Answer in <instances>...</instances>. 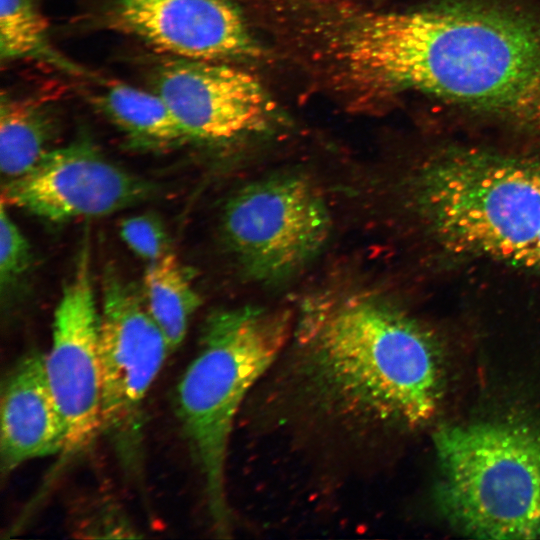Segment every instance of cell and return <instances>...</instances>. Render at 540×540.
<instances>
[{
  "mask_svg": "<svg viewBox=\"0 0 540 540\" xmlns=\"http://www.w3.org/2000/svg\"><path fill=\"white\" fill-rule=\"evenodd\" d=\"M291 317L246 305L211 312L198 351L176 388V413L200 468L209 516L221 537L231 531L226 461L238 409L284 348Z\"/></svg>",
  "mask_w": 540,
  "mask_h": 540,
  "instance_id": "cell-4",
  "label": "cell"
},
{
  "mask_svg": "<svg viewBox=\"0 0 540 540\" xmlns=\"http://www.w3.org/2000/svg\"><path fill=\"white\" fill-rule=\"evenodd\" d=\"M145 306L167 339L171 353L183 342L201 299L175 254L149 262L142 285Z\"/></svg>",
  "mask_w": 540,
  "mask_h": 540,
  "instance_id": "cell-15",
  "label": "cell"
},
{
  "mask_svg": "<svg viewBox=\"0 0 540 540\" xmlns=\"http://www.w3.org/2000/svg\"><path fill=\"white\" fill-rule=\"evenodd\" d=\"M221 230L243 273L271 284L295 276L320 253L331 217L310 180L285 173L236 191L224 207Z\"/></svg>",
  "mask_w": 540,
  "mask_h": 540,
  "instance_id": "cell-6",
  "label": "cell"
},
{
  "mask_svg": "<svg viewBox=\"0 0 540 540\" xmlns=\"http://www.w3.org/2000/svg\"><path fill=\"white\" fill-rule=\"evenodd\" d=\"M120 236L132 252L148 262L171 252L166 229L159 217L152 213L123 219Z\"/></svg>",
  "mask_w": 540,
  "mask_h": 540,
  "instance_id": "cell-18",
  "label": "cell"
},
{
  "mask_svg": "<svg viewBox=\"0 0 540 540\" xmlns=\"http://www.w3.org/2000/svg\"><path fill=\"white\" fill-rule=\"evenodd\" d=\"M100 311L101 431L121 463L141 462L144 400L171 353L136 285L114 267L105 269Z\"/></svg>",
  "mask_w": 540,
  "mask_h": 540,
  "instance_id": "cell-7",
  "label": "cell"
},
{
  "mask_svg": "<svg viewBox=\"0 0 540 540\" xmlns=\"http://www.w3.org/2000/svg\"><path fill=\"white\" fill-rule=\"evenodd\" d=\"M0 468L7 476L22 464L61 454L66 428L45 369V356L30 351L9 370L1 386Z\"/></svg>",
  "mask_w": 540,
  "mask_h": 540,
  "instance_id": "cell-12",
  "label": "cell"
},
{
  "mask_svg": "<svg viewBox=\"0 0 540 540\" xmlns=\"http://www.w3.org/2000/svg\"><path fill=\"white\" fill-rule=\"evenodd\" d=\"M0 58L2 62L36 60L81 73L53 47L48 21L36 0H0Z\"/></svg>",
  "mask_w": 540,
  "mask_h": 540,
  "instance_id": "cell-16",
  "label": "cell"
},
{
  "mask_svg": "<svg viewBox=\"0 0 540 540\" xmlns=\"http://www.w3.org/2000/svg\"><path fill=\"white\" fill-rule=\"evenodd\" d=\"M54 108L31 100L2 96L0 109V168L7 181L29 171L59 133Z\"/></svg>",
  "mask_w": 540,
  "mask_h": 540,
  "instance_id": "cell-14",
  "label": "cell"
},
{
  "mask_svg": "<svg viewBox=\"0 0 540 540\" xmlns=\"http://www.w3.org/2000/svg\"><path fill=\"white\" fill-rule=\"evenodd\" d=\"M93 102L134 145L169 148L192 140L155 91L112 82L104 85Z\"/></svg>",
  "mask_w": 540,
  "mask_h": 540,
  "instance_id": "cell-13",
  "label": "cell"
},
{
  "mask_svg": "<svg viewBox=\"0 0 540 540\" xmlns=\"http://www.w3.org/2000/svg\"><path fill=\"white\" fill-rule=\"evenodd\" d=\"M382 68L395 96L422 94L540 135V8L437 0L395 10Z\"/></svg>",
  "mask_w": 540,
  "mask_h": 540,
  "instance_id": "cell-2",
  "label": "cell"
},
{
  "mask_svg": "<svg viewBox=\"0 0 540 540\" xmlns=\"http://www.w3.org/2000/svg\"><path fill=\"white\" fill-rule=\"evenodd\" d=\"M411 197L448 252L540 273V158L446 149L417 170Z\"/></svg>",
  "mask_w": 540,
  "mask_h": 540,
  "instance_id": "cell-3",
  "label": "cell"
},
{
  "mask_svg": "<svg viewBox=\"0 0 540 540\" xmlns=\"http://www.w3.org/2000/svg\"><path fill=\"white\" fill-rule=\"evenodd\" d=\"M152 83L192 141L249 140L284 123L262 84L234 63L168 55L156 66Z\"/></svg>",
  "mask_w": 540,
  "mask_h": 540,
  "instance_id": "cell-8",
  "label": "cell"
},
{
  "mask_svg": "<svg viewBox=\"0 0 540 540\" xmlns=\"http://www.w3.org/2000/svg\"><path fill=\"white\" fill-rule=\"evenodd\" d=\"M436 499L458 531L482 539L540 537V435L511 422L440 428Z\"/></svg>",
  "mask_w": 540,
  "mask_h": 540,
  "instance_id": "cell-5",
  "label": "cell"
},
{
  "mask_svg": "<svg viewBox=\"0 0 540 540\" xmlns=\"http://www.w3.org/2000/svg\"><path fill=\"white\" fill-rule=\"evenodd\" d=\"M119 30L169 56L222 61L255 59L260 49L233 0H106Z\"/></svg>",
  "mask_w": 540,
  "mask_h": 540,
  "instance_id": "cell-11",
  "label": "cell"
},
{
  "mask_svg": "<svg viewBox=\"0 0 540 540\" xmlns=\"http://www.w3.org/2000/svg\"><path fill=\"white\" fill-rule=\"evenodd\" d=\"M99 336L100 312L85 242L56 307L45 355L47 378L66 428L64 459L87 448L101 431Z\"/></svg>",
  "mask_w": 540,
  "mask_h": 540,
  "instance_id": "cell-9",
  "label": "cell"
},
{
  "mask_svg": "<svg viewBox=\"0 0 540 540\" xmlns=\"http://www.w3.org/2000/svg\"><path fill=\"white\" fill-rule=\"evenodd\" d=\"M153 184L108 160L89 140L50 150L29 171L6 181L2 202L64 222L103 216L152 196Z\"/></svg>",
  "mask_w": 540,
  "mask_h": 540,
  "instance_id": "cell-10",
  "label": "cell"
},
{
  "mask_svg": "<svg viewBox=\"0 0 540 540\" xmlns=\"http://www.w3.org/2000/svg\"><path fill=\"white\" fill-rule=\"evenodd\" d=\"M297 386L320 416L355 431L416 429L438 411L443 365L434 337L366 291L306 300L296 330Z\"/></svg>",
  "mask_w": 540,
  "mask_h": 540,
  "instance_id": "cell-1",
  "label": "cell"
},
{
  "mask_svg": "<svg viewBox=\"0 0 540 540\" xmlns=\"http://www.w3.org/2000/svg\"><path fill=\"white\" fill-rule=\"evenodd\" d=\"M32 263L29 242L8 214L1 201L0 210V284L1 290L13 288L27 273Z\"/></svg>",
  "mask_w": 540,
  "mask_h": 540,
  "instance_id": "cell-17",
  "label": "cell"
}]
</instances>
